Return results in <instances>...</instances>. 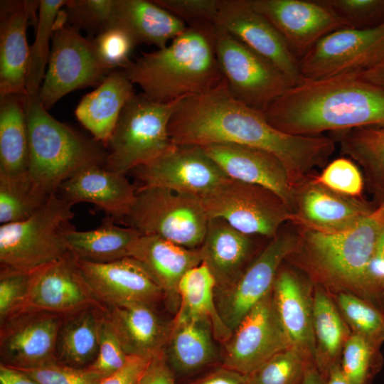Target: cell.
I'll return each mask as SVG.
<instances>
[{"label":"cell","instance_id":"2e32d148","mask_svg":"<svg viewBox=\"0 0 384 384\" xmlns=\"http://www.w3.org/2000/svg\"><path fill=\"white\" fill-rule=\"evenodd\" d=\"M223 345V366L243 375L292 347L278 318L272 290L242 318Z\"/></svg>","mask_w":384,"mask_h":384},{"label":"cell","instance_id":"bcb514c9","mask_svg":"<svg viewBox=\"0 0 384 384\" xmlns=\"http://www.w3.org/2000/svg\"><path fill=\"white\" fill-rule=\"evenodd\" d=\"M97 55L111 71L126 66L136 45L132 36L121 27L114 26L101 31L92 39Z\"/></svg>","mask_w":384,"mask_h":384},{"label":"cell","instance_id":"9c48e42d","mask_svg":"<svg viewBox=\"0 0 384 384\" xmlns=\"http://www.w3.org/2000/svg\"><path fill=\"white\" fill-rule=\"evenodd\" d=\"M208 218H221L247 235L274 238L287 222L290 208L272 190L228 178L199 198Z\"/></svg>","mask_w":384,"mask_h":384},{"label":"cell","instance_id":"ab89813d","mask_svg":"<svg viewBox=\"0 0 384 384\" xmlns=\"http://www.w3.org/2000/svg\"><path fill=\"white\" fill-rule=\"evenodd\" d=\"M315 364L289 347L273 356L251 373L247 384H302L308 367Z\"/></svg>","mask_w":384,"mask_h":384},{"label":"cell","instance_id":"e0dca14e","mask_svg":"<svg viewBox=\"0 0 384 384\" xmlns=\"http://www.w3.org/2000/svg\"><path fill=\"white\" fill-rule=\"evenodd\" d=\"M299 59L321 38L346 24L322 0H250Z\"/></svg>","mask_w":384,"mask_h":384},{"label":"cell","instance_id":"94428289","mask_svg":"<svg viewBox=\"0 0 384 384\" xmlns=\"http://www.w3.org/2000/svg\"><path fill=\"white\" fill-rule=\"evenodd\" d=\"M382 295H383V303H384V289H383V291L382 292Z\"/></svg>","mask_w":384,"mask_h":384},{"label":"cell","instance_id":"83f0119b","mask_svg":"<svg viewBox=\"0 0 384 384\" xmlns=\"http://www.w3.org/2000/svg\"><path fill=\"white\" fill-rule=\"evenodd\" d=\"M202 262L213 274L215 290L233 284L248 265L253 242L250 235L233 228L221 218H209L204 240L199 247Z\"/></svg>","mask_w":384,"mask_h":384},{"label":"cell","instance_id":"91938a15","mask_svg":"<svg viewBox=\"0 0 384 384\" xmlns=\"http://www.w3.org/2000/svg\"><path fill=\"white\" fill-rule=\"evenodd\" d=\"M321 374L315 364H312L306 369L302 384H324Z\"/></svg>","mask_w":384,"mask_h":384},{"label":"cell","instance_id":"d590c367","mask_svg":"<svg viewBox=\"0 0 384 384\" xmlns=\"http://www.w3.org/2000/svg\"><path fill=\"white\" fill-rule=\"evenodd\" d=\"M342 154L363 168L368 184L384 198V127H363L337 131Z\"/></svg>","mask_w":384,"mask_h":384},{"label":"cell","instance_id":"db71d44e","mask_svg":"<svg viewBox=\"0 0 384 384\" xmlns=\"http://www.w3.org/2000/svg\"><path fill=\"white\" fill-rule=\"evenodd\" d=\"M137 384H176L164 350L151 357Z\"/></svg>","mask_w":384,"mask_h":384},{"label":"cell","instance_id":"f546056e","mask_svg":"<svg viewBox=\"0 0 384 384\" xmlns=\"http://www.w3.org/2000/svg\"><path fill=\"white\" fill-rule=\"evenodd\" d=\"M127 31L137 44L164 48L182 33L187 25L180 18L147 0H114L112 26Z\"/></svg>","mask_w":384,"mask_h":384},{"label":"cell","instance_id":"e575fe53","mask_svg":"<svg viewBox=\"0 0 384 384\" xmlns=\"http://www.w3.org/2000/svg\"><path fill=\"white\" fill-rule=\"evenodd\" d=\"M29 157L24 95L0 97V173L9 176L28 171Z\"/></svg>","mask_w":384,"mask_h":384},{"label":"cell","instance_id":"74e56055","mask_svg":"<svg viewBox=\"0 0 384 384\" xmlns=\"http://www.w3.org/2000/svg\"><path fill=\"white\" fill-rule=\"evenodd\" d=\"M28 171L9 176L0 173V222L22 221L29 218L48 199Z\"/></svg>","mask_w":384,"mask_h":384},{"label":"cell","instance_id":"4316f807","mask_svg":"<svg viewBox=\"0 0 384 384\" xmlns=\"http://www.w3.org/2000/svg\"><path fill=\"white\" fill-rule=\"evenodd\" d=\"M153 305L108 307L107 317L129 356L151 357L164 350L171 331Z\"/></svg>","mask_w":384,"mask_h":384},{"label":"cell","instance_id":"9a60e30c","mask_svg":"<svg viewBox=\"0 0 384 384\" xmlns=\"http://www.w3.org/2000/svg\"><path fill=\"white\" fill-rule=\"evenodd\" d=\"M141 186L201 197L228 177L202 146L173 144L149 163L134 169Z\"/></svg>","mask_w":384,"mask_h":384},{"label":"cell","instance_id":"8fae6325","mask_svg":"<svg viewBox=\"0 0 384 384\" xmlns=\"http://www.w3.org/2000/svg\"><path fill=\"white\" fill-rule=\"evenodd\" d=\"M215 53L231 95L254 110L262 112L293 87L272 63L218 26Z\"/></svg>","mask_w":384,"mask_h":384},{"label":"cell","instance_id":"30bf717a","mask_svg":"<svg viewBox=\"0 0 384 384\" xmlns=\"http://www.w3.org/2000/svg\"><path fill=\"white\" fill-rule=\"evenodd\" d=\"M109 70L99 58L92 40L84 38L59 11L53 31L47 70L38 92L49 110L69 92L101 83Z\"/></svg>","mask_w":384,"mask_h":384},{"label":"cell","instance_id":"816d5d0a","mask_svg":"<svg viewBox=\"0 0 384 384\" xmlns=\"http://www.w3.org/2000/svg\"><path fill=\"white\" fill-rule=\"evenodd\" d=\"M384 289V227L378 239L373 256L367 267L364 277L366 295L382 294Z\"/></svg>","mask_w":384,"mask_h":384},{"label":"cell","instance_id":"ac0fdd59","mask_svg":"<svg viewBox=\"0 0 384 384\" xmlns=\"http://www.w3.org/2000/svg\"><path fill=\"white\" fill-rule=\"evenodd\" d=\"M217 26L270 60L296 86L304 82L299 59L274 26L250 0H219Z\"/></svg>","mask_w":384,"mask_h":384},{"label":"cell","instance_id":"6da1fadb","mask_svg":"<svg viewBox=\"0 0 384 384\" xmlns=\"http://www.w3.org/2000/svg\"><path fill=\"white\" fill-rule=\"evenodd\" d=\"M169 134L175 144H235L269 151L283 163L294 187L325 166L335 150L329 137L275 129L262 112L236 100L225 79L206 92L183 99L170 120Z\"/></svg>","mask_w":384,"mask_h":384},{"label":"cell","instance_id":"484cf974","mask_svg":"<svg viewBox=\"0 0 384 384\" xmlns=\"http://www.w3.org/2000/svg\"><path fill=\"white\" fill-rule=\"evenodd\" d=\"M272 296L278 318L291 346L315 363L316 346L312 302L304 284L293 272L278 271Z\"/></svg>","mask_w":384,"mask_h":384},{"label":"cell","instance_id":"8d00e7d4","mask_svg":"<svg viewBox=\"0 0 384 384\" xmlns=\"http://www.w3.org/2000/svg\"><path fill=\"white\" fill-rule=\"evenodd\" d=\"M313 328L319 353L315 365L324 382L346 341L344 323L326 294L316 289L312 301Z\"/></svg>","mask_w":384,"mask_h":384},{"label":"cell","instance_id":"836d02e7","mask_svg":"<svg viewBox=\"0 0 384 384\" xmlns=\"http://www.w3.org/2000/svg\"><path fill=\"white\" fill-rule=\"evenodd\" d=\"M215 279L205 262L190 269L178 282L180 304L177 313L208 319L215 340L223 344L233 332L219 314L215 298Z\"/></svg>","mask_w":384,"mask_h":384},{"label":"cell","instance_id":"7dc6e473","mask_svg":"<svg viewBox=\"0 0 384 384\" xmlns=\"http://www.w3.org/2000/svg\"><path fill=\"white\" fill-rule=\"evenodd\" d=\"M129 357L124 353L108 321L106 312L100 325L97 357L87 368L104 378L122 368L127 362Z\"/></svg>","mask_w":384,"mask_h":384},{"label":"cell","instance_id":"5b68a950","mask_svg":"<svg viewBox=\"0 0 384 384\" xmlns=\"http://www.w3.org/2000/svg\"><path fill=\"white\" fill-rule=\"evenodd\" d=\"M384 227V198L372 212L353 228L324 233L302 228L295 251L329 282L364 293V277Z\"/></svg>","mask_w":384,"mask_h":384},{"label":"cell","instance_id":"3957f363","mask_svg":"<svg viewBox=\"0 0 384 384\" xmlns=\"http://www.w3.org/2000/svg\"><path fill=\"white\" fill-rule=\"evenodd\" d=\"M217 26H191L166 47L120 69L149 100L169 103L206 92L224 77L215 53Z\"/></svg>","mask_w":384,"mask_h":384},{"label":"cell","instance_id":"680465c9","mask_svg":"<svg viewBox=\"0 0 384 384\" xmlns=\"http://www.w3.org/2000/svg\"><path fill=\"white\" fill-rule=\"evenodd\" d=\"M324 384H350L338 364L334 366L329 372Z\"/></svg>","mask_w":384,"mask_h":384},{"label":"cell","instance_id":"277c9868","mask_svg":"<svg viewBox=\"0 0 384 384\" xmlns=\"http://www.w3.org/2000/svg\"><path fill=\"white\" fill-rule=\"evenodd\" d=\"M28 137V173L46 195L82 169L104 165L107 151L99 142L83 136L51 116L35 95H24Z\"/></svg>","mask_w":384,"mask_h":384},{"label":"cell","instance_id":"7a4b0ae2","mask_svg":"<svg viewBox=\"0 0 384 384\" xmlns=\"http://www.w3.org/2000/svg\"><path fill=\"white\" fill-rule=\"evenodd\" d=\"M262 113L275 129L292 135L384 127V89L359 74L305 80L289 88Z\"/></svg>","mask_w":384,"mask_h":384},{"label":"cell","instance_id":"d6986e66","mask_svg":"<svg viewBox=\"0 0 384 384\" xmlns=\"http://www.w3.org/2000/svg\"><path fill=\"white\" fill-rule=\"evenodd\" d=\"M64 317L30 311L6 320L0 330L1 363L24 369L58 362L57 340Z\"/></svg>","mask_w":384,"mask_h":384},{"label":"cell","instance_id":"681fc988","mask_svg":"<svg viewBox=\"0 0 384 384\" xmlns=\"http://www.w3.org/2000/svg\"><path fill=\"white\" fill-rule=\"evenodd\" d=\"M19 370L25 372L40 384H99L103 378L87 367L78 368L58 362Z\"/></svg>","mask_w":384,"mask_h":384},{"label":"cell","instance_id":"52a82bcc","mask_svg":"<svg viewBox=\"0 0 384 384\" xmlns=\"http://www.w3.org/2000/svg\"><path fill=\"white\" fill-rule=\"evenodd\" d=\"M181 101L159 103L134 94L123 107L105 146L104 167L126 175L165 152L173 144L169 124Z\"/></svg>","mask_w":384,"mask_h":384},{"label":"cell","instance_id":"d4e9b609","mask_svg":"<svg viewBox=\"0 0 384 384\" xmlns=\"http://www.w3.org/2000/svg\"><path fill=\"white\" fill-rule=\"evenodd\" d=\"M130 257L140 263L173 305L179 300L178 285L183 275L202 262L200 248H186L154 235H142Z\"/></svg>","mask_w":384,"mask_h":384},{"label":"cell","instance_id":"ba28073f","mask_svg":"<svg viewBox=\"0 0 384 384\" xmlns=\"http://www.w3.org/2000/svg\"><path fill=\"white\" fill-rule=\"evenodd\" d=\"M142 235L157 236L180 246L199 248L209 218L198 197L159 187L140 186L124 218Z\"/></svg>","mask_w":384,"mask_h":384},{"label":"cell","instance_id":"4fadbf2b","mask_svg":"<svg viewBox=\"0 0 384 384\" xmlns=\"http://www.w3.org/2000/svg\"><path fill=\"white\" fill-rule=\"evenodd\" d=\"M93 308L108 309L95 297L77 260L68 252L30 273L26 294L9 319L30 311L66 316Z\"/></svg>","mask_w":384,"mask_h":384},{"label":"cell","instance_id":"f6af8a7d","mask_svg":"<svg viewBox=\"0 0 384 384\" xmlns=\"http://www.w3.org/2000/svg\"><path fill=\"white\" fill-rule=\"evenodd\" d=\"M348 28L366 29L384 23V0H322Z\"/></svg>","mask_w":384,"mask_h":384},{"label":"cell","instance_id":"6f0895ef","mask_svg":"<svg viewBox=\"0 0 384 384\" xmlns=\"http://www.w3.org/2000/svg\"><path fill=\"white\" fill-rule=\"evenodd\" d=\"M359 75L362 79L384 89V58L376 65Z\"/></svg>","mask_w":384,"mask_h":384},{"label":"cell","instance_id":"f907efd6","mask_svg":"<svg viewBox=\"0 0 384 384\" xmlns=\"http://www.w3.org/2000/svg\"><path fill=\"white\" fill-rule=\"evenodd\" d=\"M31 272L10 269H1V324L4 322L14 313L23 300L26 292Z\"/></svg>","mask_w":384,"mask_h":384},{"label":"cell","instance_id":"ffe728a7","mask_svg":"<svg viewBox=\"0 0 384 384\" xmlns=\"http://www.w3.org/2000/svg\"><path fill=\"white\" fill-rule=\"evenodd\" d=\"M77 262L95 297L107 307L153 305L164 298L161 289L133 257L105 263Z\"/></svg>","mask_w":384,"mask_h":384},{"label":"cell","instance_id":"7bdbcfd3","mask_svg":"<svg viewBox=\"0 0 384 384\" xmlns=\"http://www.w3.org/2000/svg\"><path fill=\"white\" fill-rule=\"evenodd\" d=\"M114 0H67L62 8L67 23L97 34L111 27Z\"/></svg>","mask_w":384,"mask_h":384},{"label":"cell","instance_id":"8992f818","mask_svg":"<svg viewBox=\"0 0 384 384\" xmlns=\"http://www.w3.org/2000/svg\"><path fill=\"white\" fill-rule=\"evenodd\" d=\"M72 207L56 192L27 219L1 224V269L31 272L68 253L65 236L73 228Z\"/></svg>","mask_w":384,"mask_h":384},{"label":"cell","instance_id":"60d3db41","mask_svg":"<svg viewBox=\"0 0 384 384\" xmlns=\"http://www.w3.org/2000/svg\"><path fill=\"white\" fill-rule=\"evenodd\" d=\"M378 348L363 336L353 333L343 347L341 370L350 384H370L380 368Z\"/></svg>","mask_w":384,"mask_h":384},{"label":"cell","instance_id":"44dd1931","mask_svg":"<svg viewBox=\"0 0 384 384\" xmlns=\"http://www.w3.org/2000/svg\"><path fill=\"white\" fill-rule=\"evenodd\" d=\"M311 176L294 191V223L302 228L324 233L343 232L374 209L361 198L340 194L315 183Z\"/></svg>","mask_w":384,"mask_h":384},{"label":"cell","instance_id":"11a10c76","mask_svg":"<svg viewBox=\"0 0 384 384\" xmlns=\"http://www.w3.org/2000/svg\"><path fill=\"white\" fill-rule=\"evenodd\" d=\"M193 384H247V376L223 366Z\"/></svg>","mask_w":384,"mask_h":384},{"label":"cell","instance_id":"9f6ffc18","mask_svg":"<svg viewBox=\"0 0 384 384\" xmlns=\"http://www.w3.org/2000/svg\"><path fill=\"white\" fill-rule=\"evenodd\" d=\"M0 384H40L25 372L9 366L0 364Z\"/></svg>","mask_w":384,"mask_h":384},{"label":"cell","instance_id":"7402d4cb","mask_svg":"<svg viewBox=\"0 0 384 384\" xmlns=\"http://www.w3.org/2000/svg\"><path fill=\"white\" fill-rule=\"evenodd\" d=\"M230 178L257 184L277 193L293 213L295 188L281 160L265 150L235 144L202 146Z\"/></svg>","mask_w":384,"mask_h":384},{"label":"cell","instance_id":"c3c4849f","mask_svg":"<svg viewBox=\"0 0 384 384\" xmlns=\"http://www.w3.org/2000/svg\"><path fill=\"white\" fill-rule=\"evenodd\" d=\"M187 26H217L219 0H153Z\"/></svg>","mask_w":384,"mask_h":384},{"label":"cell","instance_id":"f1b7e54d","mask_svg":"<svg viewBox=\"0 0 384 384\" xmlns=\"http://www.w3.org/2000/svg\"><path fill=\"white\" fill-rule=\"evenodd\" d=\"M134 94V85L124 73L112 70L97 89L82 98L75 116L95 140L105 146L123 107Z\"/></svg>","mask_w":384,"mask_h":384},{"label":"cell","instance_id":"b9f144b4","mask_svg":"<svg viewBox=\"0 0 384 384\" xmlns=\"http://www.w3.org/2000/svg\"><path fill=\"white\" fill-rule=\"evenodd\" d=\"M338 304L353 332L379 348L384 341V314L369 302L348 293L339 294Z\"/></svg>","mask_w":384,"mask_h":384},{"label":"cell","instance_id":"4dcf8cb0","mask_svg":"<svg viewBox=\"0 0 384 384\" xmlns=\"http://www.w3.org/2000/svg\"><path fill=\"white\" fill-rule=\"evenodd\" d=\"M215 339L208 319L176 313L164 348L167 361L178 372L198 370L215 358Z\"/></svg>","mask_w":384,"mask_h":384},{"label":"cell","instance_id":"1f68e13d","mask_svg":"<svg viewBox=\"0 0 384 384\" xmlns=\"http://www.w3.org/2000/svg\"><path fill=\"white\" fill-rule=\"evenodd\" d=\"M142 234L131 227L116 225L106 219L96 229L68 230L65 236L68 252L80 261L105 263L130 257L132 248Z\"/></svg>","mask_w":384,"mask_h":384},{"label":"cell","instance_id":"cb8c5ba5","mask_svg":"<svg viewBox=\"0 0 384 384\" xmlns=\"http://www.w3.org/2000/svg\"><path fill=\"white\" fill-rule=\"evenodd\" d=\"M60 195L73 206L80 202L95 205L111 215L124 219L135 199L136 189L126 176L102 165L85 167L64 181Z\"/></svg>","mask_w":384,"mask_h":384},{"label":"cell","instance_id":"603a6c76","mask_svg":"<svg viewBox=\"0 0 384 384\" xmlns=\"http://www.w3.org/2000/svg\"><path fill=\"white\" fill-rule=\"evenodd\" d=\"M40 1H1L0 97L25 95L29 61L26 28L36 26Z\"/></svg>","mask_w":384,"mask_h":384},{"label":"cell","instance_id":"7c38bea8","mask_svg":"<svg viewBox=\"0 0 384 384\" xmlns=\"http://www.w3.org/2000/svg\"><path fill=\"white\" fill-rule=\"evenodd\" d=\"M384 58V23L371 28H343L321 38L299 59L305 80L361 74Z\"/></svg>","mask_w":384,"mask_h":384},{"label":"cell","instance_id":"5bb4252c","mask_svg":"<svg viewBox=\"0 0 384 384\" xmlns=\"http://www.w3.org/2000/svg\"><path fill=\"white\" fill-rule=\"evenodd\" d=\"M298 242L299 233L281 229L233 284L215 291L219 314L232 332L272 290L282 262L296 250Z\"/></svg>","mask_w":384,"mask_h":384},{"label":"cell","instance_id":"f5cc1de1","mask_svg":"<svg viewBox=\"0 0 384 384\" xmlns=\"http://www.w3.org/2000/svg\"><path fill=\"white\" fill-rule=\"evenodd\" d=\"M151 357L129 356L126 364L99 384H137Z\"/></svg>","mask_w":384,"mask_h":384},{"label":"cell","instance_id":"d6a6232c","mask_svg":"<svg viewBox=\"0 0 384 384\" xmlns=\"http://www.w3.org/2000/svg\"><path fill=\"white\" fill-rule=\"evenodd\" d=\"M107 311L93 308L64 317L57 340L58 363L82 368L95 361L99 349L100 325Z\"/></svg>","mask_w":384,"mask_h":384},{"label":"cell","instance_id":"ee69618b","mask_svg":"<svg viewBox=\"0 0 384 384\" xmlns=\"http://www.w3.org/2000/svg\"><path fill=\"white\" fill-rule=\"evenodd\" d=\"M312 180L327 188L347 196L361 198L364 188L363 174L349 158L336 159L324 166Z\"/></svg>","mask_w":384,"mask_h":384},{"label":"cell","instance_id":"f35d334b","mask_svg":"<svg viewBox=\"0 0 384 384\" xmlns=\"http://www.w3.org/2000/svg\"><path fill=\"white\" fill-rule=\"evenodd\" d=\"M67 0H41L36 26V36L30 47L26 82L27 95L38 94L50 56L51 38L59 11Z\"/></svg>","mask_w":384,"mask_h":384}]
</instances>
